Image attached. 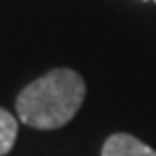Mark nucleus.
Returning a JSON list of instances; mask_svg holds the SVG:
<instances>
[{"mask_svg":"<svg viewBox=\"0 0 156 156\" xmlns=\"http://www.w3.org/2000/svg\"><path fill=\"white\" fill-rule=\"evenodd\" d=\"M83 76L69 67H56L20 91L15 108L20 122L37 130H54L69 124L85 100Z\"/></svg>","mask_w":156,"mask_h":156,"instance_id":"nucleus-1","label":"nucleus"},{"mask_svg":"<svg viewBox=\"0 0 156 156\" xmlns=\"http://www.w3.org/2000/svg\"><path fill=\"white\" fill-rule=\"evenodd\" d=\"M102 156H156V150L128 132H117L104 141Z\"/></svg>","mask_w":156,"mask_h":156,"instance_id":"nucleus-2","label":"nucleus"},{"mask_svg":"<svg viewBox=\"0 0 156 156\" xmlns=\"http://www.w3.org/2000/svg\"><path fill=\"white\" fill-rule=\"evenodd\" d=\"M15 139H17V119L0 106V156L13 150Z\"/></svg>","mask_w":156,"mask_h":156,"instance_id":"nucleus-3","label":"nucleus"},{"mask_svg":"<svg viewBox=\"0 0 156 156\" xmlns=\"http://www.w3.org/2000/svg\"><path fill=\"white\" fill-rule=\"evenodd\" d=\"M145 2H150V0H145Z\"/></svg>","mask_w":156,"mask_h":156,"instance_id":"nucleus-4","label":"nucleus"}]
</instances>
